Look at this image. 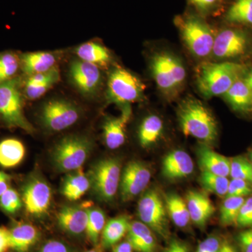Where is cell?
Returning <instances> with one entry per match:
<instances>
[{"mask_svg": "<svg viewBox=\"0 0 252 252\" xmlns=\"http://www.w3.org/2000/svg\"><path fill=\"white\" fill-rule=\"evenodd\" d=\"M19 60L16 55L6 53L0 56V83L9 80L17 72Z\"/></svg>", "mask_w": 252, "mask_h": 252, "instance_id": "e575fe53", "label": "cell"}, {"mask_svg": "<svg viewBox=\"0 0 252 252\" xmlns=\"http://www.w3.org/2000/svg\"><path fill=\"white\" fill-rule=\"evenodd\" d=\"M9 229L6 227H0V252H7L10 250Z\"/></svg>", "mask_w": 252, "mask_h": 252, "instance_id": "ee69618b", "label": "cell"}, {"mask_svg": "<svg viewBox=\"0 0 252 252\" xmlns=\"http://www.w3.org/2000/svg\"><path fill=\"white\" fill-rule=\"evenodd\" d=\"M221 244L217 237H210L198 245L195 252H220Z\"/></svg>", "mask_w": 252, "mask_h": 252, "instance_id": "60d3db41", "label": "cell"}, {"mask_svg": "<svg viewBox=\"0 0 252 252\" xmlns=\"http://www.w3.org/2000/svg\"><path fill=\"white\" fill-rule=\"evenodd\" d=\"M201 14H210L216 9L220 0H189Z\"/></svg>", "mask_w": 252, "mask_h": 252, "instance_id": "ab89813d", "label": "cell"}, {"mask_svg": "<svg viewBox=\"0 0 252 252\" xmlns=\"http://www.w3.org/2000/svg\"><path fill=\"white\" fill-rule=\"evenodd\" d=\"M223 96L225 100L236 112H252V90L243 80V77L238 79Z\"/></svg>", "mask_w": 252, "mask_h": 252, "instance_id": "7402d4cb", "label": "cell"}, {"mask_svg": "<svg viewBox=\"0 0 252 252\" xmlns=\"http://www.w3.org/2000/svg\"><path fill=\"white\" fill-rule=\"evenodd\" d=\"M243 79L246 82V84L251 88L252 90V69L248 71V72H245L244 74Z\"/></svg>", "mask_w": 252, "mask_h": 252, "instance_id": "c3c4849f", "label": "cell"}, {"mask_svg": "<svg viewBox=\"0 0 252 252\" xmlns=\"http://www.w3.org/2000/svg\"><path fill=\"white\" fill-rule=\"evenodd\" d=\"M200 181L203 188L207 191L219 196H226L230 182L228 177L202 171Z\"/></svg>", "mask_w": 252, "mask_h": 252, "instance_id": "d6a6232c", "label": "cell"}, {"mask_svg": "<svg viewBox=\"0 0 252 252\" xmlns=\"http://www.w3.org/2000/svg\"><path fill=\"white\" fill-rule=\"evenodd\" d=\"M22 205L21 197L14 189L9 188L0 196V208L6 213H16Z\"/></svg>", "mask_w": 252, "mask_h": 252, "instance_id": "d590c367", "label": "cell"}, {"mask_svg": "<svg viewBox=\"0 0 252 252\" xmlns=\"http://www.w3.org/2000/svg\"><path fill=\"white\" fill-rule=\"evenodd\" d=\"M198 162L202 171L228 177L230 175V159L217 153L207 146L198 151Z\"/></svg>", "mask_w": 252, "mask_h": 252, "instance_id": "ffe728a7", "label": "cell"}, {"mask_svg": "<svg viewBox=\"0 0 252 252\" xmlns=\"http://www.w3.org/2000/svg\"><path fill=\"white\" fill-rule=\"evenodd\" d=\"M190 220L198 226L203 227L215 214V207L211 200L204 193L190 190L186 200Z\"/></svg>", "mask_w": 252, "mask_h": 252, "instance_id": "ac0fdd59", "label": "cell"}, {"mask_svg": "<svg viewBox=\"0 0 252 252\" xmlns=\"http://www.w3.org/2000/svg\"><path fill=\"white\" fill-rule=\"evenodd\" d=\"M245 73V66L239 63H204L197 73V86L205 97L223 96Z\"/></svg>", "mask_w": 252, "mask_h": 252, "instance_id": "7a4b0ae2", "label": "cell"}, {"mask_svg": "<svg viewBox=\"0 0 252 252\" xmlns=\"http://www.w3.org/2000/svg\"><path fill=\"white\" fill-rule=\"evenodd\" d=\"M84 252H101L100 250H99V249L97 248V246H95V248H94V249H91L90 250H88V251Z\"/></svg>", "mask_w": 252, "mask_h": 252, "instance_id": "f907efd6", "label": "cell"}, {"mask_svg": "<svg viewBox=\"0 0 252 252\" xmlns=\"http://www.w3.org/2000/svg\"><path fill=\"white\" fill-rule=\"evenodd\" d=\"M26 155V148L21 141L6 139L0 142V165L11 168L21 163Z\"/></svg>", "mask_w": 252, "mask_h": 252, "instance_id": "484cf974", "label": "cell"}, {"mask_svg": "<svg viewBox=\"0 0 252 252\" xmlns=\"http://www.w3.org/2000/svg\"><path fill=\"white\" fill-rule=\"evenodd\" d=\"M132 246L128 241L123 242V243L119 244L114 248L113 252H132Z\"/></svg>", "mask_w": 252, "mask_h": 252, "instance_id": "7dc6e473", "label": "cell"}, {"mask_svg": "<svg viewBox=\"0 0 252 252\" xmlns=\"http://www.w3.org/2000/svg\"><path fill=\"white\" fill-rule=\"evenodd\" d=\"M236 225L241 228H252V195L244 202L239 213Z\"/></svg>", "mask_w": 252, "mask_h": 252, "instance_id": "f35d334b", "label": "cell"}, {"mask_svg": "<svg viewBox=\"0 0 252 252\" xmlns=\"http://www.w3.org/2000/svg\"><path fill=\"white\" fill-rule=\"evenodd\" d=\"M60 80V72L59 69L54 73L52 77L47 80L43 81L39 85L31 88V89H25V94L30 99H36L40 98L47 91H49L55 84H57Z\"/></svg>", "mask_w": 252, "mask_h": 252, "instance_id": "8d00e7d4", "label": "cell"}, {"mask_svg": "<svg viewBox=\"0 0 252 252\" xmlns=\"http://www.w3.org/2000/svg\"><path fill=\"white\" fill-rule=\"evenodd\" d=\"M80 111L72 102L66 99H53L44 104L41 120L46 128L54 132L66 130L77 122Z\"/></svg>", "mask_w": 252, "mask_h": 252, "instance_id": "30bf717a", "label": "cell"}, {"mask_svg": "<svg viewBox=\"0 0 252 252\" xmlns=\"http://www.w3.org/2000/svg\"><path fill=\"white\" fill-rule=\"evenodd\" d=\"M69 77L73 84L84 95H94L102 85V74L99 66L80 59L71 63Z\"/></svg>", "mask_w": 252, "mask_h": 252, "instance_id": "4fadbf2b", "label": "cell"}, {"mask_svg": "<svg viewBox=\"0 0 252 252\" xmlns=\"http://www.w3.org/2000/svg\"><path fill=\"white\" fill-rule=\"evenodd\" d=\"M152 178L150 169L144 162L133 160L124 168L120 181L121 195L124 201H130L145 190Z\"/></svg>", "mask_w": 252, "mask_h": 252, "instance_id": "7c38bea8", "label": "cell"}, {"mask_svg": "<svg viewBox=\"0 0 252 252\" xmlns=\"http://www.w3.org/2000/svg\"><path fill=\"white\" fill-rule=\"evenodd\" d=\"M250 162H251V163L252 165V152H250Z\"/></svg>", "mask_w": 252, "mask_h": 252, "instance_id": "816d5d0a", "label": "cell"}, {"mask_svg": "<svg viewBox=\"0 0 252 252\" xmlns=\"http://www.w3.org/2000/svg\"><path fill=\"white\" fill-rule=\"evenodd\" d=\"M127 241L138 252H155L157 242L153 231L142 221L131 222Z\"/></svg>", "mask_w": 252, "mask_h": 252, "instance_id": "44dd1931", "label": "cell"}, {"mask_svg": "<svg viewBox=\"0 0 252 252\" xmlns=\"http://www.w3.org/2000/svg\"><path fill=\"white\" fill-rule=\"evenodd\" d=\"M57 56L49 52L28 53L21 58L23 69L28 75L47 72L56 67Z\"/></svg>", "mask_w": 252, "mask_h": 252, "instance_id": "603a6c76", "label": "cell"}, {"mask_svg": "<svg viewBox=\"0 0 252 252\" xmlns=\"http://www.w3.org/2000/svg\"><path fill=\"white\" fill-rule=\"evenodd\" d=\"M167 215L177 227L185 228L190 218L187 202L175 193L168 194L165 199Z\"/></svg>", "mask_w": 252, "mask_h": 252, "instance_id": "83f0119b", "label": "cell"}, {"mask_svg": "<svg viewBox=\"0 0 252 252\" xmlns=\"http://www.w3.org/2000/svg\"><path fill=\"white\" fill-rule=\"evenodd\" d=\"M245 198L243 197H225L220 208V221L225 226L237 224L240 209Z\"/></svg>", "mask_w": 252, "mask_h": 252, "instance_id": "1f68e13d", "label": "cell"}, {"mask_svg": "<svg viewBox=\"0 0 252 252\" xmlns=\"http://www.w3.org/2000/svg\"><path fill=\"white\" fill-rule=\"evenodd\" d=\"M177 116L184 135L206 144L217 140L218 126L216 119L199 99L188 97L182 101L177 109Z\"/></svg>", "mask_w": 252, "mask_h": 252, "instance_id": "6da1fadb", "label": "cell"}, {"mask_svg": "<svg viewBox=\"0 0 252 252\" xmlns=\"http://www.w3.org/2000/svg\"><path fill=\"white\" fill-rule=\"evenodd\" d=\"M145 86L127 69L117 67L109 74L107 97L112 103L126 105L143 98Z\"/></svg>", "mask_w": 252, "mask_h": 252, "instance_id": "5b68a950", "label": "cell"}, {"mask_svg": "<svg viewBox=\"0 0 252 252\" xmlns=\"http://www.w3.org/2000/svg\"><path fill=\"white\" fill-rule=\"evenodd\" d=\"M238 240L241 252H252V228L241 232Z\"/></svg>", "mask_w": 252, "mask_h": 252, "instance_id": "b9f144b4", "label": "cell"}, {"mask_svg": "<svg viewBox=\"0 0 252 252\" xmlns=\"http://www.w3.org/2000/svg\"><path fill=\"white\" fill-rule=\"evenodd\" d=\"M90 204L86 203L80 206H65L58 214L60 227L71 235H79L86 232L89 219Z\"/></svg>", "mask_w": 252, "mask_h": 252, "instance_id": "9a60e30c", "label": "cell"}, {"mask_svg": "<svg viewBox=\"0 0 252 252\" xmlns=\"http://www.w3.org/2000/svg\"><path fill=\"white\" fill-rule=\"evenodd\" d=\"M0 117L8 126L32 132L34 127L25 117L22 94L17 79L0 83Z\"/></svg>", "mask_w": 252, "mask_h": 252, "instance_id": "52a82bcc", "label": "cell"}, {"mask_svg": "<svg viewBox=\"0 0 252 252\" xmlns=\"http://www.w3.org/2000/svg\"><path fill=\"white\" fill-rule=\"evenodd\" d=\"M165 252H189L187 245L177 240H172Z\"/></svg>", "mask_w": 252, "mask_h": 252, "instance_id": "f6af8a7d", "label": "cell"}, {"mask_svg": "<svg viewBox=\"0 0 252 252\" xmlns=\"http://www.w3.org/2000/svg\"><path fill=\"white\" fill-rule=\"evenodd\" d=\"M39 252H69V248L59 240H51L46 243Z\"/></svg>", "mask_w": 252, "mask_h": 252, "instance_id": "7bdbcfd3", "label": "cell"}, {"mask_svg": "<svg viewBox=\"0 0 252 252\" xmlns=\"http://www.w3.org/2000/svg\"><path fill=\"white\" fill-rule=\"evenodd\" d=\"M130 223L128 217L124 215L109 220L101 235L102 246L109 248L117 245L127 234Z\"/></svg>", "mask_w": 252, "mask_h": 252, "instance_id": "d4e9b609", "label": "cell"}, {"mask_svg": "<svg viewBox=\"0 0 252 252\" xmlns=\"http://www.w3.org/2000/svg\"><path fill=\"white\" fill-rule=\"evenodd\" d=\"M152 76L159 90L167 97H175L185 86L187 71L181 60L170 53H157L151 61Z\"/></svg>", "mask_w": 252, "mask_h": 252, "instance_id": "3957f363", "label": "cell"}, {"mask_svg": "<svg viewBox=\"0 0 252 252\" xmlns=\"http://www.w3.org/2000/svg\"><path fill=\"white\" fill-rule=\"evenodd\" d=\"M105 224V215L102 210L99 208L89 209L86 233L89 241L94 247L98 245L99 237L102 235Z\"/></svg>", "mask_w": 252, "mask_h": 252, "instance_id": "4dcf8cb0", "label": "cell"}, {"mask_svg": "<svg viewBox=\"0 0 252 252\" xmlns=\"http://www.w3.org/2000/svg\"><path fill=\"white\" fill-rule=\"evenodd\" d=\"M76 53L81 61L97 66L107 65L111 61L108 50L101 44L92 41L81 44L76 50Z\"/></svg>", "mask_w": 252, "mask_h": 252, "instance_id": "f1b7e54d", "label": "cell"}, {"mask_svg": "<svg viewBox=\"0 0 252 252\" xmlns=\"http://www.w3.org/2000/svg\"><path fill=\"white\" fill-rule=\"evenodd\" d=\"M52 199L51 187L44 180L35 179L28 182L23 193V202L28 214L34 217L45 215Z\"/></svg>", "mask_w": 252, "mask_h": 252, "instance_id": "5bb4252c", "label": "cell"}, {"mask_svg": "<svg viewBox=\"0 0 252 252\" xmlns=\"http://www.w3.org/2000/svg\"><path fill=\"white\" fill-rule=\"evenodd\" d=\"M225 20L233 24L252 26V0H235L227 11Z\"/></svg>", "mask_w": 252, "mask_h": 252, "instance_id": "f546056e", "label": "cell"}, {"mask_svg": "<svg viewBox=\"0 0 252 252\" xmlns=\"http://www.w3.org/2000/svg\"><path fill=\"white\" fill-rule=\"evenodd\" d=\"M121 162L117 158H107L99 160L91 169V187L99 199L112 201L120 186Z\"/></svg>", "mask_w": 252, "mask_h": 252, "instance_id": "ba28073f", "label": "cell"}, {"mask_svg": "<svg viewBox=\"0 0 252 252\" xmlns=\"http://www.w3.org/2000/svg\"><path fill=\"white\" fill-rule=\"evenodd\" d=\"M220 252H236L232 245L228 243H223L221 245V248Z\"/></svg>", "mask_w": 252, "mask_h": 252, "instance_id": "681fc988", "label": "cell"}, {"mask_svg": "<svg viewBox=\"0 0 252 252\" xmlns=\"http://www.w3.org/2000/svg\"><path fill=\"white\" fill-rule=\"evenodd\" d=\"M230 176L232 179L243 180L252 184L251 162L242 157L230 159Z\"/></svg>", "mask_w": 252, "mask_h": 252, "instance_id": "836d02e7", "label": "cell"}, {"mask_svg": "<svg viewBox=\"0 0 252 252\" xmlns=\"http://www.w3.org/2000/svg\"><path fill=\"white\" fill-rule=\"evenodd\" d=\"M122 114L117 117L108 118L103 125L106 145L110 149L122 147L126 141V128L132 115L130 104L123 106Z\"/></svg>", "mask_w": 252, "mask_h": 252, "instance_id": "e0dca14e", "label": "cell"}, {"mask_svg": "<svg viewBox=\"0 0 252 252\" xmlns=\"http://www.w3.org/2000/svg\"><path fill=\"white\" fill-rule=\"evenodd\" d=\"M11 177L4 172L0 171V196L10 188Z\"/></svg>", "mask_w": 252, "mask_h": 252, "instance_id": "bcb514c9", "label": "cell"}, {"mask_svg": "<svg viewBox=\"0 0 252 252\" xmlns=\"http://www.w3.org/2000/svg\"><path fill=\"white\" fill-rule=\"evenodd\" d=\"M252 195V184L247 181L232 179L225 197H243Z\"/></svg>", "mask_w": 252, "mask_h": 252, "instance_id": "74e56055", "label": "cell"}, {"mask_svg": "<svg viewBox=\"0 0 252 252\" xmlns=\"http://www.w3.org/2000/svg\"><path fill=\"white\" fill-rule=\"evenodd\" d=\"M141 221L160 235L167 238L169 234L167 212L165 200L157 190L152 189L144 193L137 206Z\"/></svg>", "mask_w": 252, "mask_h": 252, "instance_id": "9c48e42d", "label": "cell"}, {"mask_svg": "<svg viewBox=\"0 0 252 252\" xmlns=\"http://www.w3.org/2000/svg\"><path fill=\"white\" fill-rule=\"evenodd\" d=\"M91 186L90 179L86 175L82 168H80L66 177L61 192L68 200L75 201L89 190Z\"/></svg>", "mask_w": 252, "mask_h": 252, "instance_id": "cb8c5ba5", "label": "cell"}, {"mask_svg": "<svg viewBox=\"0 0 252 252\" xmlns=\"http://www.w3.org/2000/svg\"><path fill=\"white\" fill-rule=\"evenodd\" d=\"M91 149L92 143L87 137L67 136L56 144L53 152V160L61 171L74 172L82 168Z\"/></svg>", "mask_w": 252, "mask_h": 252, "instance_id": "8992f818", "label": "cell"}, {"mask_svg": "<svg viewBox=\"0 0 252 252\" xmlns=\"http://www.w3.org/2000/svg\"><path fill=\"white\" fill-rule=\"evenodd\" d=\"M10 233V250L14 252H28L37 242L39 233L37 228L31 223H16L11 229Z\"/></svg>", "mask_w": 252, "mask_h": 252, "instance_id": "d6986e66", "label": "cell"}, {"mask_svg": "<svg viewBox=\"0 0 252 252\" xmlns=\"http://www.w3.org/2000/svg\"><path fill=\"white\" fill-rule=\"evenodd\" d=\"M163 130V122L158 116L146 117L139 128L138 138L141 146L147 148L153 145L160 138Z\"/></svg>", "mask_w": 252, "mask_h": 252, "instance_id": "4316f807", "label": "cell"}, {"mask_svg": "<svg viewBox=\"0 0 252 252\" xmlns=\"http://www.w3.org/2000/svg\"><path fill=\"white\" fill-rule=\"evenodd\" d=\"M175 24L186 46L193 56L205 58L212 54L215 35L203 18L194 14L184 15L176 18Z\"/></svg>", "mask_w": 252, "mask_h": 252, "instance_id": "277c9868", "label": "cell"}, {"mask_svg": "<svg viewBox=\"0 0 252 252\" xmlns=\"http://www.w3.org/2000/svg\"><path fill=\"white\" fill-rule=\"evenodd\" d=\"M250 39L245 32L225 29L215 35L212 54L220 60L234 59L243 56L248 50Z\"/></svg>", "mask_w": 252, "mask_h": 252, "instance_id": "8fae6325", "label": "cell"}, {"mask_svg": "<svg viewBox=\"0 0 252 252\" xmlns=\"http://www.w3.org/2000/svg\"><path fill=\"white\" fill-rule=\"evenodd\" d=\"M194 164L188 153L181 149L167 154L162 162V172L168 180L187 178L193 173Z\"/></svg>", "mask_w": 252, "mask_h": 252, "instance_id": "2e32d148", "label": "cell"}]
</instances>
